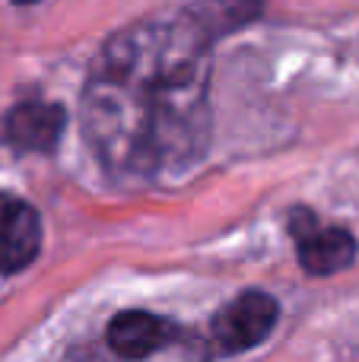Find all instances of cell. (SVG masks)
Returning <instances> with one entry per match:
<instances>
[{
  "instance_id": "277c9868",
  "label": "cell",
  "mask_w": 359,
  "mask_h": 362,
  "mask_svg": "<svg viewBox=\"0 0 359 362\" xmlns=\"http://www.w3.org/2000/svg\"><path fill=\"white\" fill-rule=\"evenodd\" d=\"M42 248V219L35 206L0 191V274L29 267Z\"/></svg>"
},
{
  "instance_id": "5b68a950",
  "label": "cell",
  "mask_w": 359,
  "mask_h": 362,
  "mask_svg": "<svg viewBox=\"0 0 359 362\" xmlns=\"http://www.w3.org/2000/svg\"><path fill=\"white\" fill-rule=\"evenodd\" d=\"M67 127V112L57 102H19L4 118V140L19 153H51Z\"/></svg>"
},
{
  "instance_id": "52a82bcc",
  "label": "cell",
  "mask_w": 359,
  "mask_h": 362,
  "mask_svg": "<svg viewBox=\"0 0 359 362\" xmlns=\"http://www.w3.org/2000/svg\"><path fill=\"white\" fill-rule=\"evenodd\" d=\"M267 0H191L184 10L194 16V23L210 38H220L226 32H235L261 16Z\"/></svg>"
},
{
  "instance_id": "7a4b0ae2",
  "label": "cell",
  "mask_w": 359,
  "mask_h": 362,
  "mask_svg": "<svg viewBox=\"0 0 359 362\" xmlns=\"http://www.w3.org/2000/svg\"><path fill=\"white\" fill-rule=\"evenodd\" d=\"M280 318V305L273 296L248 289L223 305L213 318V344L220 353H245L258 346L273 331Z\"/></svg>"
},
{
  "instance_id": "ba28073f",
  "label": "cell",
  "mask_w": 359,
  "mask_h": 362,
  "mask_svg": "<svg viewBox=\"0 0 359 362\" xmlns=\"http://www.w3.org/2000/svg\"><path fill=\"white\" fill-rule=\"evenodd\" d=\"M16 4H35V0H16Z\"/></svg>"
},
{
  "instance_id": "3957f363",
  "label": "cell",
  "mask_w": 359,
  "mask_h": 362,
  "mask_svg": "<svg viewBox=\"0 0 359 362\" xmlns=\"http://www.w3.org/2000/svg\"><path fill=\"white\" fill-rule=\"evenodd\" d=\"M293 235H296L299 264L312 276L341 274L356 261V238L341 226H318V219L305 210H299L293 219Z\"/></svg>"
},
{
  "instance_id": "8992f818",
  "label": "cell",
  "mask_w": 359,
  "mask_h": 362,
  "mask_svg": "<svg viewBox=\"0 0 359 362\" xmlns=\"http://www.w3.org/2000/svg\"><path fill=\"white\" fill-rule=\"evenodd\" d=\"M172 340V325L150 312H121L108 321V346L121 359H146Z\"/></svg>"
},
{
  "instance_id": "6da1fadb",
  "label": "cell",
  "mask_w": 359,
  "mask_h": 362,
  "mask_svg": "<svg viewBox=\"0 0 359 362\" xmlns=\"http://www.w3.org/2000/svg\"><path fill=\"white\" fill-rule=\"evenodd\" d=\"M210 42L188 10L146 16L99 48L83 131L118 181L178 178L210 144Z\"/></svg>"
}]
</instances>
